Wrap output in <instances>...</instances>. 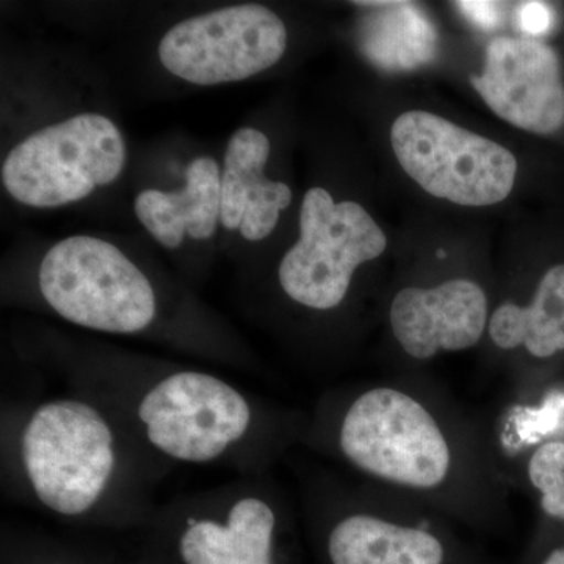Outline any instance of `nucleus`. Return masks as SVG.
Listing matches in <instances>:
<instances>
[{"mask_svg":"<svg viewBox=\"0 0 564 564\" xmlns=\"http://www.w3.org/2000/svg\"><path fill=\"white\" fill-rule=\"evenodd\" d=\"M300 445L455 525L497 532L510 522V478L491 436L429 381L329 389L306 411Z\"/></svg>","mask_w":564,"mask_h":564,"instance_id":"1","label":"nucleus"},{"mask_svg":"<svg viewBox=\"0 0 564 564\" xmlns=\"http://www.w3.org/2000/svg\"><path fill=\"white\" fill-rule=\"evenodd\" d=\"M68 391L106 408L161 462L270 474L302 444L306 411L284 406L220 375L118 351L55 344Z\"/></svg>","mask_w":564,"mask_h":564,"instance_id":"2","label":"nucleus"},{"mask_svg":"<svg viewBox=\"0 0 564 564\" xmlns=\"http://www.w3.org/2000/svg\"><path fill=\"white\" fill-rule=\"evenodd\" d=\"M173 469L79 392L2 400L3 497L63 524L144 532Z\"/></svg>","mask_w":564,"mask_h":564,"instance_id":"3","label":"nucleus"},{"mask_svg":"<svg viewBox=\"0 0 564 564\" xmlns=\"http://www.w3.org/2000/svg\"><path fill=\"white\" fill-rule=\"evenodd\" d=\"M35 293L43 307L79 328L162 334L206 358L247 367V356L225 334L203 318L166 310L150 274L98 237L73 236L51 247L36 270Z\"/></svg>","mask_w":564,"mask_h":564,"instance_id":"4","label":"nucleus"},{"mask_svg":"<svg viewBox=\"0 0 564 564\" xmlns=\"http://www.w3.org/2000/svg\"><path fill=\"white\" fill-rule=\"evenodd\" d=\"M302 518L315 564H486L444 516L350 475H310Z\"/></svg>","mask_w":564,"mask_h":564,"instance_id":"5","label":"nucleus"},{"mask_svg":"<svg viewBox=\"0 0 564 564\" xmlns=\"http://www.w3.org/2000/svg\"><path fill=\"white\" fill-rule=\"evenodd\" d=\"M302 527L272 474L159 505L144 543L163 564H304Z\"/></svg>","mask_w":564,"mask_h":564,"instance_id":"6","label":"nucleus"},{"mask_svg":"<svg viewBox=\"0 0 564 564\" xmlns=\"http://www.w3.org/2000/svg\"><path fill=\"white\" fill-rule=\"evenodd\" d=\"M386 247L383 229L361 204L336 203L325 188H311L300 210L299 242L278 267L282 296L310 313H336L348 302L359 267Z\"/></svg>","mask_w":564,"mask_h":564,"instance_id":"7","label":"nucleus"},{"mask_svg":"<svg viewBox=\"0 0 564 564\" xmlns=\"http://www.w3.org/2000/svg\"><path fill=\"white\" fill-rule=\"evenodd\" d=\"M124 163L126 143L118 126L88 111L46 126L18 143L2 163V184L18 203L52 209L110 185Z\"/></svg>","mask_w":564,"mask_h":564,"instance_id":"8","label":"nucleus"},{"mask_svg":"<svg viewBox=\"0 0 564 564\" xmlns=\"http://www.w3.org/2000/svg\"><path fill=\"white\" fill-rule=\"evenodd\" d=\"M392 150L408 176L436 198L459 206L502 203L518 161L507 148L437 115L411 110L392 124Z\"/></svg>","mask_w":564,"mask_h":564,"instance_id":"9","label":"nucleus"},{"mask_svg":"<svg viewBox=\"0 0 564 564\" xmlns=\"http://www.w3.org/2000/svg\"><path fill=\"white\" fill-rule=\"evenodd\" d=\"M285 50L284 21L261 3H242L177 22L163 35L158 54L177 79L214 87L272 68Z\"/></svg>","mask_w":564,"mask_h":564,"instance_id":"10","label":"nucleus"},{"mask_svg":"<svg viewBox=\"0 0 564 564\" xmlns=\"http://www.w3.org/2000/svg\"><path fill=\"white\" fill-rule=\"evenodd\" d=\"M470 84L497 117L522 131L552 135L564 128L562 63L541 41L494 40L484 73Z\"/></svg>","mask_w":564,"mask_h":564,"instance_id":"11","label":"nucleus"},{"mask_svg":"<svg viewBox=\"0 0 564 564\" xmlns=\"http://www.w3.org/2000/svg\"><path fill=\"white\" fill-rule=\"evenodd\" d=\"M491 304L484 285L452 278L434 285H406L392 296L389 328L410 361L470 350L488 332Z\"/></svg>","mask_w":564,"mask_h":564,"instance_id":"12","label":"nucleus"},{"mask_svg":"<svg viewBox=\"0 0 564 564\" xmlns=\"http://www.w3.org/2000/svg\"><path fill=\"white\" fill-rule=\"evenodd\" d=\"M270 151L265 133L242 128L229 139L223 162L220 223L228 231L240 229L250 242H261L274 231L293 198L288 184L263 174Z\"/></svg>","mask_w":564,"mask_h":564,"instance_id":"13","label":"nucleus"},{"mask_svg":"<svg viewBox=\"0 0 564 564\" xmlns=\"http://www.w3.org/2000/svg\"><path fill=\"white\" fill-rule=\"evenodd\" d=\"M137 218L166 250H176L185 234L209 240L217 232L221 214V170L214 158L195 159L185 172L180 191L148 188L133 203Z\"/></svg>","mask_w":564,"mask_h":564,"instance_id":"14","label":"nucleus"},{"mask_svg":"<svg viewBox=\"0 0 564 564\" xmlns=\"http://www.w3.org/2000/svg\"><path fill=\"white\" fill-rule=\"evenodd\" d=\"M489 343L502 355L549 361L564 352V263L545 270L527 303L505 300L489 317Z\"/></svg>","mask_w":564,"mask_h":564,"instance_id":"15","label":"nucleus"},{"mask_svg":"<svg viewBox=\"0 0 564 564\" xmlns=\"http://www.w3.org/2000/svg\"><path fill=\"white\" fill-rule=\"evenodd\" d=\"M372 11L361 24V50L388 73L421 68L436 55L437 32L413 2H356Z\"/></svg>","mask_w":564,"mask_h":564,"instance_id":"16","label":"nucleus"},{"mask_svg":"<svg viewBox=\"0 0 564 564\" xmlns=\"http://www.w3.org/2000/svg\"><path fill=\"white\" fill-rule=\"evenodd\" d=\"M113 556L50 534L2 525L0 564H117Z\"/></svg>","mask_w":564,"mask_h":564,"instance_id":"17","label":"nucleus"},{"mask_svg":"<svg viewBox=\"0 0 564 564\" xmlns=\"http://www.w3.org/2000/svg\"><path fill=\"white\" fill-rule=\"evenodd\" d=\"M524 474L543 513L552 521L564 522V440H549L530 448Z\"/></svg>","mask_w":564,"mask_h":564,"instance_id":"18","label":"nucleus"},{"mask_svg":"<svg viewBox=\"0 0 564 564\" xmlns=\"http://www.w3.org/2000/svg\"><path fill=\"white\" fill-rule=\"evenodd\" d=\"M519 29L530 36H543L555 24V13L549 3L524 2L516 11Z\"/></svg>","mask_w":564,"mask_h":564,"instance_id":"19","label":"nucleus"},{"mask_svg":"<svg viewBox=\"0 0 564 564\" xmlns=\"http://www.w3.org/2000/svg\"><path fill=\"white\" fill-rule=\"evenodd\" d=\"M456 6L467 20L484 31H494L502 22V3L489 0H462Z\"/></svg>","mask_w":564,"mask_h":564,"instance_id":"20","label":"nucleus"},{"mask_svg":"<svg viewBox=\"0 0 564 564\" xmlns=\"http://www.w3.org/2000/svg\"><path fill=\"white\" fill-rule=\"evenodd\" d=\"M117 564H163L158 555L152 554L147 545H141L139 552L128 560H118Z\"/></svg>","mask_w":564,"mask_h":564,"instance_id":"21","label":"nucleus"},{"mask_svg":"<svg viewBox=\"0 0 564 564\" xmlns=\"http://www.w3.org/2000/svg\"><path fill=\"white\" fill-rule=\"evenodd\" d=\"M533 564H564V543L549 549L541 558L534 560Z\"/></svg>","mask_w":564,"mask_h":564,"instance_id":"22","label":"nucleus"}]
</instances>
